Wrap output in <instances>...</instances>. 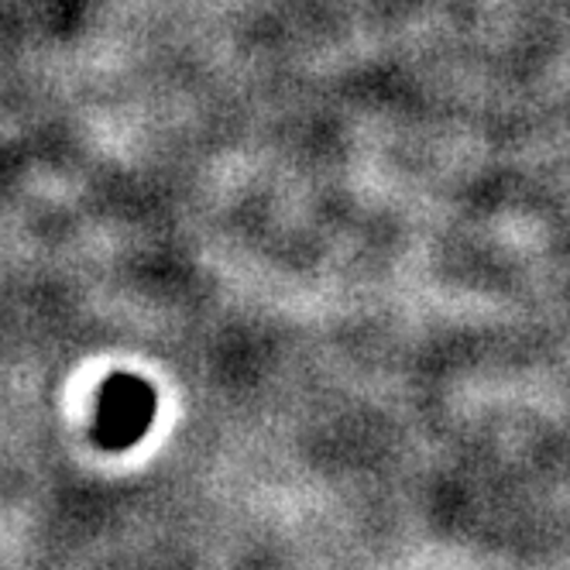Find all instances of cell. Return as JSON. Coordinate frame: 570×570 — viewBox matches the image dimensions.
Instances as JSON below:
<instances>
[{
    "instance_id": "6da1fadb",
    "label": "cell",
    "mask_w": 570,
    "mask_h": 570,
    "mask_svg": "<svg viewBox=\"0 0 570 570\" xmlns=\"http://www.w3.org/2000/svg\"><path fill=\"white\" fill-rule=\"evenodd\" d=\"M155 389L138 375H110L100 389L94 440L100 451L120 454L148 433L155 423Z\"/></svg>"
}]
</instances>
